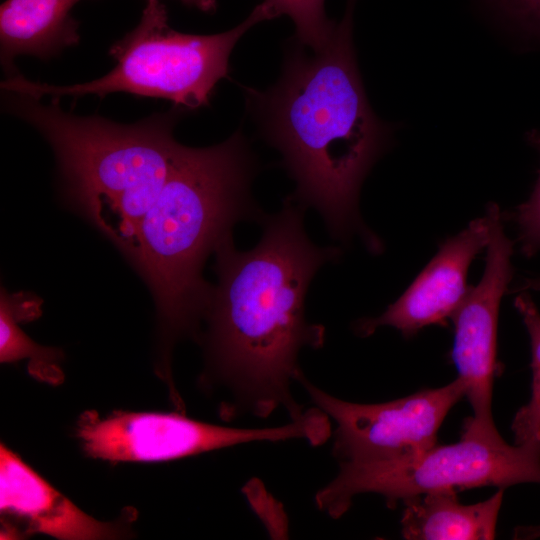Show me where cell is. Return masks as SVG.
I'll use <instances>...</instances> for the list:
<instances>
[{
  "label": "cell",
  "instance_id": "cell-12",
  "mask_svg": "<svg viewBox=\"0 0 540 540\" xmlns=\"http://www.w3.org/2000/svg\"><path fill=\"white\" fill-rule=\"evenodd\" d=\"M80 0H5L0 8L1 63L7 77L17 75L19 55L50 59L77 45L79 24L71 10Z\"/></svg>",
  "mask_w": 540,
  "mask_h": 540
},
{
  "label": "cell",
  "instance_id": "cell-8",
  "mask_svg": "<svg viewBox=\"0 0 540 540\" xmlns=\"http://www.w3.org/2000/svg\"><path fill=\"white\" fill-rule=\"evenodd\" d=\"M296 382L333 424L332 454L338 464L397 459L434 446L445 417L465 397L459 378L440 388L375 404L339 399L314 385L303 372Z\"/></svg>",
  "mask_w": 540,
  "mask_h": 540
},
{
  "label": "cell",
  "instance_id": "cell-10",
  "mask_svg": "<svg viewBox=\"0 0 540 540\" xmlns=\"http://www.w3.org/2000/svg\"><path fill=\"white\" fill-rule=\"evenodd\" d=\"M490 233L491 217L487 211L445 240L406 291L381 315L359 320L356 333L367 337L378 328L389 326L409 338L427 326L446 325L469 290V267L487 247Z\"/></svg>",
  "mask_w": 540,
  "mask_h": 540
},
{
  "label": "cell",
  "instance_id": "cell-2",
  "mask_svg": "<svg viewBox=\"0 0 540 540\" xmlns=\"http://www.w3.org/2000/svg\"><path fill=\"white\" fill-rule=\"evenodd\" d=\"M354 5L348 0L322 49L309 54L296 38L288 43L277 83L261 91L246 88V105L295 182L290 196L318 211L333 238L347 241L357 232L376 250L380 244L360 219L358 198L390 127L375 115L364 90L352 37Z\"/></svg>",
  "mask_w": 540,
  "mask_h": 540
},
{
  "label": "cell",
  "instance_id": "cell-4",
  "mask_svg": "<svg viewBox=\"0 0 540 540\" xmlns=\"http://www.w3.org/2000/svg\"><path fill=\"white\" fill-rule=\"evenodd\" d=\"M11 100L50 143L70 205L123 252L182 148L173 137L179 113L120 124L65 112L56 98L47 105L19 94Z\"/></svg>",
  "mask_w": 540,
  "mask_h": 540
},
{
  "label": "cell",
  "instance_id": "cell-5",
  "mask_svg": "<svg viewBox=\"0 0 540 540\" xmlns=\"http://www.w3.org/2000/svg\"><path fill=\"white\" fill-rule=\"evenodd\" d=\"M273 19L263 2L233 29L195 35L173 30L160 0L147 1L138 25L109 49L116 61L106 75L90 82L50 85L14 75L1 82L7 92L40 100L49 95L104 97L111 93L162 98L197 109L208 104L216 84L229 77V57L238 40L257 23Z\"/></svg>",
  "mask_w": 540,
  "mask_h": 540
},
{
  "label": "cell",
  "instance_id": "cell-1",
  "mask_svg": "<svg viewBox=\"0 0 540 540\" xmlns=\"http://www.w3.org/2000/svg\"><path fill=\"white\" fill-rule=\"evenodd\" d=\"M305 210L288 196L279 212L265 214L254 248L236 249L229 235L214 251L218 281L198 341L205 353L200 382L224 392L219 412L226 421L267 418L279 408L292 420L306 411L291 385L302 372L300 351L322 348L326 329L307 320L305 299L316 272L340 250L309 239Z\"/></svg>",
  "mask_w": 540,
  "mask_h": 540
},
{
  "label": "cell",
  "instance_id": "cell-21",
  "mask_svg": "<svg viewBox=\"0 0 540 540\" xmlns=\"http://www.w3.org/2000/svg\"><path fill=\"white\" fill-rule=\"evenodd\" d=\"M540 290V276L526 278L523 283L517 287V291Z\"/></svg>",
  "mask_w": 540,
  "mask_h": 540
},
{
  "label": "cell",
  "instance_id": "cell-6",
  "mask_svg": "<svg viewBox=\"0 0 540 540\" xmlns=\"http://www.w3.org/2000/svg\"><path fill=\"white\" fill-rule=\"evenodd\" d=\"M338 466L336 476L314 498L319 511L334 519L364 493L379 494L395 508L400 501L431 492L540 483V442L511 446L499 432L464 421L456 443L435 444L397 459Z\"/></svg>",
  "mask_w": 540,
  "mask_h": 540
},
{
  "label": "cell",
  "instance_id": "cell-20",
  "mask_svg": "<svg viewBox=\"0 0 540 540\" xmlns=\"http://www.w3.org/2000/svg\"><path fill=\"white\" fill-rule=\"evenodd\" d=\"M153 1V0H147ZM182 3L195 7L203 12H213L216 9V0H180Z\"/></svg>",
  "mask_w": 540,
  "mask_h": 540
},
{
  "label": "cell",
  "instance_id": "cell-3",
  "mask_svg": "<svg viewBox=\"0 0 540 540\" xmlns=\"http://www.w3.org/2000/svg\"><path fill=\"white\" fill-rule=\"evenodd\" d=\"M256 158L240 131L207 148L182 145L158 198L123 254L149 286L158 323L157 373L176 390L172 351L178 340L199 341L212 289L204 262L240 221L261 222L251 185Z\"/></svg>",
  "mask_w": 540,
  "mask_h": 540
},
{
  "label": "cell",
  "instance_id": "cell-13",
  "mask_svg": "<svg viewBox=\"0 0 540 540\" xmlns=\"http://www.w3.org/2000/svg\"><path fill=\"white\" fill-rule=\"evenodd\" d=\"M504 488L487 500L460 503L457 492L437 491L405 500L401 533L408 540H489L496 536Z\"/></svg>",
  "mask_w": 540,
  "mask_h": 540
},
{
  "label": "cell",
  "instance_id": "cell-7",
  "mask_svg": "<svg viewBox=\"0 0 540 540\" xmlns=\"http://www.w3.org/2000/svg\"><path fill=\"white\" fill-rule=\"evenodd\" d=\"M181 412L85 411L75 435L87 457L111 463L170 461L257 442L298 439L318 446L331 436L329 418L314 406L286 424L254 428L211 424Z\"/></svg>",
  "mask_w": 540,
  "mask_h": 540
},
{
  "label": "cell",
  "instance_id": "cell-16",
  "mask_svg": "<svg viewBox=\"0 0 540 540\" xmlns=\"http://www.w3.org/2000/svg\"><path fill=\"white\" fill-rule=\"evenodd\" d=\"M274 18L287 15L296 28V39L313 51L322 49L336 30L338 22L325 12V0H264Z\"/></svg>",
  "mask_w": 540,
  "mask_h": 540
},
{
  "label": "cell",
  "instance_id": "cell-17",
  "mask_svg": "<svg viewBox=\"0 0 540 540\" xmlns=\"http://www.w3.org/2000/svg\"><path fill=\"white\" fill-rule=\"evenodd\" d=\"M527 141L540 156V129L530 130ZM512 217L518 226L522 254L526 257L537 254L540 251V168L530 197L516 208Z\"/></svg>",
  "mask_w": 540,
  "mask_h": 540
},
{
  "label": "cell",
  "instance_id": "cell-14",
  "mask_svg": "<svg viewBox=\"0 0 540 540\" xmlns=\"http://www.w3.org/2000/svg\"><path fill=\"white\" fill-rule=\"evenodd\" d=\"M40 305L37 297L24 293L10 294L1 289L0 361L13 363L27 359L31 376L42 382L59 384L64 378L60 367L62 351L35 343L19 326L22 321L37 318Z\"/></svg>",
  "mask_w": 540,
  "mask_h": 540
},
{
  "label": "cell",
  "instance_id": "cell-19",
  "mask_svg": "<svg viewBox=\"0 0 540 540\" xmlns=\"http://www.w3.org/2000/svg\"><path fill=\"white\" fill-rule=\"evenodd\" d=\"M540 537V525L530 527H520L515 529V539H534Z\"/></svg>",
  "mask_w": 540,
  "mask_h": 540
},
{
  "label": "cell",
  "instance_id": "cell-18",
  "mask_svg": "<svg viewBox=\"0 0 540 540\" xmlns=\"http://www.w3.org/2000/svg\"><path fill=\"white\" fill-rule=\"evenodd\" d=\"M518 37L531 48H540V0H499Z\"/></svg>",
  "mask_w": 540,
  "mask_h": 540
},
{
  "label": "cell",
  "instance_id": "cell-15",
  "mask_svg": "<svg viewBox=\"0 0 540 540\" xmlns=\"http://www.w3.org/2000/svg\"><path fill=\"white\" fill-rule=\"evenodd\" d=\"M530 337L532 384L529 402L520 408L512 422L515 444L540 442V311L526 291L514 300Z\"/></svg>",
  "mask_w": 540,
  "mask_h": 540
},
{
  "label": "cell",
  "instance_id": "cell-9",
  "mask_svg": "<svg viewBox=\"0 0 540 540\" xmlns=\"http://www.w3.org/2000/svg\"><path fill=\"white\" fill-rule=\"evenodd\" d=\"M487 211L491 217L490 240L480 282L469 290L452 315L454 344L452 360L464 385L475 426L497 431L491 412L493 383L497 370V327L501 300L513 276V245L502 224L496 204Z\"/></svg>",
  "mask_w": 540,
  "mask_h": 540
},
{
  "label": "cell",
  "instance_id": "cell-11",
  "mask_svg": "<svg viewBox=\"0 0 540 540\" xmlns=\"http://www.w3.org/2000/svg\"><path fill=\"white\" fill-rule=\"evenodd\" d=\"M1 539L44 534L60 540L115 539L124 521H100L50 485L14 451L0 445Z\"/></svg>",
  "mask_w": 540,
  "mask_h": 540
}]
</instances>
